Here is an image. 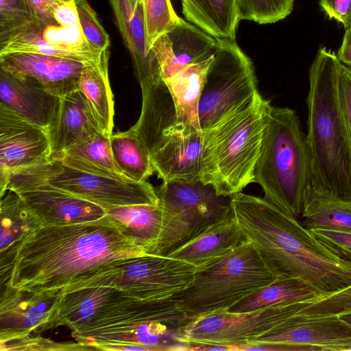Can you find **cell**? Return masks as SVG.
<instances>
[{"instance_id":"83f0119b","label":"cell","mask_w":351,"mask_h":351,"mask_svg":"<svg viewBox=\"0 0 351 351\" xmlns=\"http://www.w3.org/2000/svg\"><path fill=\"white\" fill-rule=\"evenodd\" d=\"M307 230L351 232V202L342 199L312 184L307 189L300 216Z\"/></svg>"},{"instance_id":"2e32d148","label":"cell","mask_w":351,"mask_h":351,"mask_svg":"<svg viewBox=\"0 0 351 351\" xmlns=\"http://www.w3.org/2000/svg\"><path fill=\"white\" fill-rule=\"evenodd\" d=\"M217 43L216 38L181 18L150 49L156 57L165 81L186 66L213 57Z\"/></svg>"},{"instance_id":"30bf717a","label":"cell","mask_w":351,"mask_h":351,"mask_svg":"<svg viewBox=\"0 0 351 351\" xmlns=\"http://www.w3.org/2000/svg\"><path fill=\"white\" fill-rule=\"evenodd\" d=\"M311 302L276 305L245 313L223 311L203 316L178 328V337L189 344L215 343L245 350Z\"/></svg>"},{"instance_id":"b9f144b4","label":"cell","mask_w":351,"mask_h":351,"mask_svg":"<svg viewBox=\"0 0 351 351\" xmlns=\"http://www.w3.org/2000/svg\"><path fill=\"white\" fill-rule=\"evenodd\" d=\"M323 11L330 19L341 23L345 29L351 24V0H319Z\"/></svg>"},{"instance_id":"f546056e","label":"cell","mask_w":351,"mask_h":351,"mask_svg":"<svg viewBox=\"0 0 351 351\" xmlns=\"http://www.w3.org/2000/svg\"><path fill=\"white\" fill-rule=\"evenodd\" d=\"M105 210L106 215L123 227L135 243L148 254L160 231L162 213L159 203L158 205L119 206Z\"/></svg>"},{"instance_id":"44dd1931","label":"cell","mask_w":351,"mask_h":351,"mask_svg":"<svg viewBox=\"0 0 351 351\" xmlns=\"http://www.w3.org/2000/svg\"><path fill=\"white\" fill-rule=\"evenodd\" d=\"M249 241L238 223L231 206L219 221L169 257L198 267L228 254Z\"/></svg>"},{"instance_id":"f6af8a7d","label":"cell","mask_w":351,"mask_h":351,"mask_svg":"<svg viewBox=\"0 0 351 351\" xmlns=\"http://www.w3.org/2000/svg\"><path fill=\"white\" fill-rule=\"evenodd\" d=\"M187 350H235L232 347L226 345L215 343L189 344Z\"/></svg>"},{"instance_id":"7bdbcfd3","label":"cell","mask_w":351,"mask_h":351,"mask_svg":"<svg viewBox=\"0 0 351 351\" xmlns=\"http://www.w3.org/2000/svg\"><path fill=\"white\" fill-rule=\"evenodd\" d=\"M54 17L61 26L80 25L74 0H62L54 10Z\"/></svg>"},{"instance_id":"d590c367","label":"cell","mask_w":351,"mask_h":351,"mask_svg":"<svg viewBox=\"0 0 351 351\" xmlns=\"http://www.w3.org/2000/svg\"><path fill=\"white\" fill-rule=\"evenodd\" d=\"M351 312V285L311 302L298 314L308 317L339 315Z\"/></svg>"},{"instance_id":"52a82bcc","label":"cell","mask_w":351,"mask_h":351,"mask_svg":"<svg viewBox=\"0 0 351 351\" xmlns=\"http://www.w3.org/2000/svg\"><path fill=\"white\" fill-rule=\"evenodd\" d=\"M156 192L161 226L149 254L169 256L203 234L231 208V196L218 195L201 180L162 182Z\"/></svg>"},{"instance_id":"1f68e13d","label":"cell","mask_w":351,"mask_h":351,"mask_svg":"<svg viewBox=\"0 0 351 351\" xmlns=\"http://www.w3.org/2000/svg\"><path fill=\"white\" fill-rule=\"evenodd\" d=\"M52 158L76 169L97 167L122 174L113 158L110 135L100 131L69 147Z\"/></svg>"},{"instance_id":"7402d4cb","label":"cell","mask_w":351,"mask_h":351,"mask_svg":"<svg viewBox=\"0 0 351 351\" xmlns=\"http://www.w3.org/2000/svg\"><path fill=\"white\" fill-rule=\"evenodd\" d=\"M98 131L86 99L78 89L60 97L53 121L47 130L51 158Z\"/></svg>"},{"instance_id":"c3c4849f","label":"cell","mask_w":351,"mask_h":351,"mask_svg":"<svg viewBox=\"0 0 351 351\" xmlns=\"http://www.w3.org/2000/svg\"><path fill=\"white\" fill-rule=\"evenodd\" d=\"M65 1H69V0H65Z\"/></svg>"},{"instance_id":"9a60e30c","label":"cell","mask_w":351,"mask_h":351,"mask_svg":"<svg viewBox=\"0 0 351 351\" xmlns=\"http://www.w3.org/2000/svg\"><path fill=\"white\" fill-rule=\"evenodd\" d=\"M62 289L34 291L5 285L1 287L0 342L37 333Z\"/></svg>"},{"instance_id":"ab89813d","label":"cell","mask_w":351,"mask_h":351,"mask_svg":"<svg viewBox=\"0 0 351 351\" xmlns=\"http://www.w3.org/2000/svg\"><path fill=\"white\" fill-rule=\"evenodd\" d=\"M337 95L341 113L351 141V66L341 63L338 81Z\"/></svg>"},{"instance_id":"3957f363","label":"cell","mask_w":351,"mask_h":351,"mask_svg":"<svg viewBox=\"0 0 351 351\" xmlns=\"http://www.w3.org/2000/svg\"><path fill=\"white\" fill-rule=\"evenodd\" d=\"M341 63L337 55L322 47L311 64L306 136L312 185L351 202V141L337 95Z\"/></svg>"},{"instance_id":"5b68a950","label":"cell","mask_w":351,"mask_h":351,"mask_svg":"<svg viewBox=\"0 0 351 351\" xmlns=\"http://www.w3.org/2000/svg\"><path fill=\"white\" fill-rule=\"evenodd\" d=\"M269 101L260 93L221 121L202 131L201 181L219 195L232 196L254 182Z\"/></svg>"},{"instance_id":"603a6c76","label":"cell","mask_w":351,"mask_h":351,"mask_svg":"<svg viewBox=\"0 0 351 351\" xmlns=\"http://www.w3.org/2000/svg\"><path fill=\"white\" fill-rule=\"evenodd\" d=\"M108 287H84L61 292L47 319L37 335L47 330L66 326L71 331L87 324L118 294Z\"/></svg>"},{"instance_id":"7c38bea8","label":"cell","mask_w":351,"mask_h":351,"mask_svg":"<svg viewBox=\"0 0 351 351\" xmlns=\"http://www.w3.org/2000/svg\"><path fill=\"white\" fill-rule=\"evenodd\" d=\"M204 134L191 125L175 121L146 146L155 172L162 182L201 180Z\"/></svg>"},{"instance_id":"8d00e7d4","label":"cell","mask_w":351,"mask_h":351,"mask_svg":"<svg viewBox=\"0 0 351 351\" xmlns=\"http://www.w3.org/2000/svg\"><path fill=\"white\" fill-rule=\"evenodd\" d=\"M81 28L87 40L104 51L110 46V37L87 0H74Z\"/></svg>"},{"instance_id":"5bb4252c","label":"cell","mask_w":351,"mask_h":351,"mask_svg":"<svg viewBox=\"0 0 351 351\" xmlns=\"http://www.w3.org/2000/svg\"><path fill=\"white\" fill-rule=\"evenodd\" d=\"M51 159L47 131L0 106V197L13 172Z\"/></svg>"},{"instance_id":"7dc6e473","label":"cell","mask_w":351,"mask_h":351,"mask_svg":"<svg viewBox=\"0 0 351 351\" xmlns=\"http://www.w3.org/2000/svg\"><path fill=\"white\" fill-rule=\"evenodd\" d=\"M130 1L134 8H136L141 3V0H130Z\"/></svg>"},{"instance_id":"836d02e7","label":"cell","mask_w":351,"mask_h":351,"mask_svg":"<svg viewBox=\"0 0 351 351\" xmlns=\"http://www.w3.org/2000/svg\"><path fill=\"white\" fill-rule=\"evenodd\" d=\"M147 43L150 49L162 34L180 21L170 0H141Z\"/></svg>"},{"instance_id":"8fae6325","label":"cell","mask_w":351,"mask_h":351,"mask_svg":"<svg viewBox=\"0 0 351 351\" xmlns=\"http://www.w3.org/2000/svg\"><path fill=\"white\" fill-rule=\"evenodd\" d=\"M49 162L45 180L40 184L48 183L93 202L105 210L135 204L158 205L159 203L156 189L147 181L137 182L125 177L90 173L64 165L55 158Z\"/></svg>"},{"instance_id":"cb8c5ba5","label":"cell","mask_w":351,"mask_h":351,"mask_svg":"<svg viewBox=\"0 0 351 351\" xmlns=\"http://www.w3.org/2000/svg\"><path fill=\"white\" fill-rule=\"evenodd\" d=\"M7 191L1 197L0 202L1 287L10 279L16 251L21 241L27 234L42 226L18 193Z\"/></svg>"},{"instance_id":"74e56055","label":"cell","mask_w":351,"mask_h":351,"mask_svg":"<svg viewBox=\"0 0 351 351\" xmlns=\"http://www.w3.org/2000/svg\"><path fill=\"white\" fill-rule=\"evenodd\" d=\"M1 350H93L90 348L77 343H59L44 338L40 335H31L0 342Z\"/></svg>"},{"instance_id":"6da1fadb","label":"cell","mask_w":351,"mask_h":351,"mask_svg":"<svg viewBox=\"0 0 351 351\" xmlns=\"http://www.w3.org/2000/svg\"><path fill=\"white\" fill-rule=\"evenodd\" d=\"M145 254L107 215L89 222L41 226L20 243L4 285L34 291L62 289L104 264Z\"/></svg>"},{"instance_id":"9c48e42d","label":"cell","mask_w":351,"mask_h":351,"mask_svg":"<svg viewBox=\"0 0 351 351\" xmlns=\"http://www.w3.org/2000/svg\"><path fill=\"white\" fill-rule=\"evenodd\" d=\"M217 40V48L199 99V121L202 131L247 104L259 93L252 60L235 40Z\"/></svg>"},{"instance_id":"d4e9b609","label":"cell","mask_w":351,"mask_h":351,"mask_svg":"<svg viewBox=\"0 0 351 351\" xmlns=\"http://www.w3.org/2000/svg\"><path fill=\"white\" fill-rule=\"evenodd\" d=\"M109 56L107 49L99 61L84 64L78 80V90L84 97L99 131L111 135L114 99L108 77Z\"/></svg>"},{"instance_id":"ee69618b","label":"cell","mask_w":351,"mask_h":351,"mask_svg":"<svg viewBox=\"0 0 351 351\" xmlns=\"http://www.w3.org/2000/svg\"><path fill=\"white\" fill-rule=\"evenodd\" d=\"M337 56L343 64L351 66V24L346 29Z\"/></svg>"},{"instance_id":"d6986e66","label":"cell","mask_w":351,"mask_h":351,"mask_svg":"<svg viewBox=\"0 0 351 351\" xmlns=\"http://www.w3.org/2000/svg\"><path fill=\"white\" fill-rule=\"evenodd\" d=\"M59 99L36 80L0 68V106L46 131L53 121Z\"/></svg>"},{"instance_id":"4fadbf2b","label":"cell","mask_w":351,"mask_h":351,"mask_svg":"<svg viewBox=\"0 0 351 351\" xmlns=\"http://www.w3.org/2000/svg\"><path fill=\"white\" fill-rule=\"evenodd\" d=\"M276 345L284 350H351V326L339 315L296 314L256 340L252 346Z\"/></svg>"},{"instance_id":"e575fe53","label":"cell","mask_w":351,"mask_h":351,"mask_svg":"<svg viewBox=\"0 0 351 351\" xmlns=\"http://www.w3.org/2000/svg\"><path fill=\"white\" fill-rule=\"evenodd\" d=\"M34 22L27 0H0V46Z\"/></svg>"},{"instance_id":"4dcf8cb0","label":"cell","mask_w":351,"mask_h":351,"mask_svg":"<svg viewBox=\"0 0 351 351\" xmlns=\"http://www.w3.org/2000/svg\"><path fill=\"white\" fill-rule=\"evenodd\" d=\"M114 160L128 179L141 182L155 172L147 148L130 130L110 135Z\"/></svg>"},{"instance_id":"ba28073f","label":"cell","mask_w":351,"mask_h":351,"mask_svg":"<svg viewBox=\"0 0 351 351\" xmlns=\"http://www.w3.org/2000/svg\"><path fill=\"white\" fill-rule=\"evenodd\" d=\"M196 267L169 257L145 254L104 264L61 292L84 287H108L123 295L144 300L168 298L189 286Z\"/></svg>"},{"instance_id":"f35d334b","label":"cell","mask_w":351,"mask_h":351,"mask_svg":"<svg viewBox=\"0 0 351 351\" xmlns=\"http://www.w3.org/2000/svg\"><path fill=\"white\" fill-rule=\"evenodd\" d=\"M309 231L331 252L351 265V232L319 228Z\"/></svg>"},{"instance_id":"d6a6232c","label":"cell","mask_w":351,"mask_h":351,"mask_svg":"<svg viewBox=\"0 0 351 351\" xmlns=\"http://www.w3.org/2000/svg\"><path fill=\"white\" fill-rule=\"evenodd\" d=\"M295 0H236L239 21L258 24L278 22L292 12Z\"/></svg>"},{"instance_id":"bcb514c9","label":"cell","mask_w":351,"mask_h":351,"mask_svg":"<svg viewBox=\"0 0 351 351\" xmlns=\"http://www.w3.org/2000/svg\"><path fill=\"white\" fill-rule=\"evenodd\" d=\"M339 318L351 326V312L341 314L339 315Z\"/></svg>"},{"instance_id":"277c9868","label":"cell","mask_w":351,"mask_h":351,"mask_svg":"<svg viewBox=\"0 0 351 351\" xmlns=\"http://www.w3.org/2000/svg\"><path fill=\"white\" fill-rule=\"evenodd\" d=\"M312 182L306 136L296 112L269 101L254 182L262 187L264 199L297 219Z\"/></svg>"},{"instance_id":"4316f807","label":"cell","mask_w":351,"mask_h":351,"mask_svg":"<svg viewBox=\"0 0 351 351\" xmlns=\"http://www.w3.org/2000/svg\"><path fill=\"white\" fill-rule=\"evenodd\" d=\"M186 19L216 39L234 40L240 22L236 0H181Z\"/></svg>"},{"instance_id":"e0dca14e","label":"cell","mask_w":351,"mask_h":351,"mask_svg":"<svg viewBox=\"0 0 351 351\" xmlns=\"http://www.w3.org/2000/svg\"><path fill=\"white\" fill-rule=\"evenodd\" d=\"M43 226L93 221L106 215L100 206L48 183L18 193Z\"/></svg>"},{"instance_id":"ffe728a7","label":"cell","mask_w":351,"mask_h":351,"mask_svg":"<svg viewBox=\"0 0 351 351\" xmlns=\"http://www.w3.org/2000/svg\"><path fill=\"white\" fill-rule=\"evenodd\" d=\"M109 1L139 83L163 80L156 57L147 46L141 3L134 8L130 0Z\"/></svg>"},{"instance_id":"484cf974","label":"cell","mask_w":351,"mask_h":351,"mask_svg":"<svg viewBox=\"0 0 351 351\" xmlns=\"http://www.w3.org/2000/svg\"><path fill=\"white\" fill-rule=\"evenodd\" d=\"M213 56L191 64L164 81L171 93L178 122L198 130H201L199 121V99Z\"/></svg>"},{"instance_id":"60d3db41","label":"cell","mask_w":351,"mask_h":351,"mask_svg":"<svg viewBox=\"0 0 351 351\" xmlns=\"http://www.w3.org/2000/svg\"><path fill=\"white\" fill-rule=\"evenodd\" d=\"M62 0H27L36 23L42 26L58 25L54 10Z\"/></svg>"},{"instance_id":"ac0fdd59","label":"cell","mask_w":351,"mask_h":351,"mask_svg":"<svg viewBox=\"0 0 351 351\" xmlns=\"http://www.w3.org/2000/svg\"><path fill=\"white\" fill-rule=\"evenodd\" d=\"M84 66L80 62L38 53L0 55V68L16 75L34 78L59 97L78 89Z\"/></svg>"},{"instance_id":"f1b7e54d","label":"cell","mask_w":351,"mask_h":351,"mask_svg":"<svg viewBox=\"0 0 351 351\" xmlns=\"http://www.w3.org/2000/svg\"><path fill=\"white\" fill-rule=\"evenodd\" d=\"M323 296L315 288L300 278L278 279L243 298L227 311L250 312L271 306L313 301Z\"/></svg>"},{"instance_id":"8992f818","label":"cell","mask_w":351,"mask_h":351,"mask_svg":"<svg viewBox=\"0 0 351 351\" xmlns=\"http://www.w3.org/2000/svg\"><path fill=\"white\" fill-rule=\"evenodd\" d=\"M276 280L249 241L197 267L189 286L167 298L189 323L203 316L227 311Z\"/></svg>"},{"instance_id":"7a4b0ae2","label":"cell","mask_w":351,"mask_h":351,"mask_svg":"<svg viewBox=\"0 0 351 351\" xmlns=\"http://www.w3.org/2000/svg\"><path fill=\"white\" fill-rule=\"evenodd\" d=\"M230 199L238 223L278 279L300 278L324 295L351 285V265L296 218L264 198L239 192Z\"/></svg>"}]
</instances>
